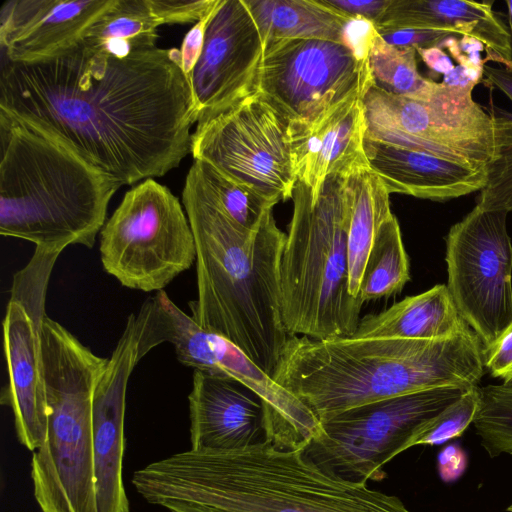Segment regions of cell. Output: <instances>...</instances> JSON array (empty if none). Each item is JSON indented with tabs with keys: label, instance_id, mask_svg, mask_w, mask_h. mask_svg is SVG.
<instances>
[{
	"label": "cell",
	"instance_id": "6da1fadb",
	"mask_svg": "<svg viewBox=\"0 0 512 512\" xmlns=\"http://www.w3.org/2000/svg\"><path fill=\"white\" fill-rule=\"evenodd\" d=\"M180 62L176 48L119 57L83 39L46 60L2 57L0 114L120 186L160 177L191 152L195 107Z\"/></svg>",
	"mask_w": 512,
	"mask_h": 512
},
{
	"label": "cell",
	"instance_id": "7a4b0ae2",
	"mask_svg": "<svg viewBox=\"0 0 512 512\" xmlns=\"http://www.w3.org/2000/svg\"><path fill=\"white\" fill-rule=\"evenodd\" d=\"M132 484L154 505L171 499L219 512H410L398 497L322 468L303 448L268 440L177 453L135 471Z\"/></svg>",
	"mask_w": 512,
	"mask_h": 512
},
{
	"label": "cell",
	"instance_id": "3957f363",
	"mask_svg": "<svg viewBox=\"0 0 512 512\" xmlns=\"http://www.w3.org/2000/svg\"><path fill=\"white\" fill-rule=\"evenodd\" d=\"M182 201L196 245L191 317L239 347L271 377L289 337L281 312L280 263L287 234L272 209L247 230L235 223L190 167Z\"/></svg>",
	"mask_w": 512,
	"mask_h": 512
},
{
	"label": "cell",
	"instance_id": "277c9868",
	"mask_svg": "<svg viewBox=\"0 0 512 512\" xmlns=\"http://www.w3.org/2000/svg\"><path fill=\"white\" fill-rule=\"evenodd\" d=\"M484 348L469 327L443 340L289 336L272 378L318 423L405 394L478 386Z\"/></svg>",
	"mask_w": 512,
	"mask_h": 512
},
{
	"label": "cell",
	"instance_id": "5b68a950",
	"mask_svg": "<svg viewBox=\"0 0 512 512\" xmlns=\"http://www.w3.org/2000/svg\"><path fill=\"white\" fill-rule=\"evenodd\" d=\"M0 234L35 247L92 248L121 187L46 136L0 114Z\"/></svg>",
	"mask_w": 512,
	"mask_h": 512
},
{
	"label": "cell",
	"instance_id": "8992f818",
	"mask_svg": "<svg viewBox=\"0 0 512 512\" xmlns=\"http://www.w3.org/2000/svg\"><path fill=\"white\" fill-rule=\"evenodd\" d=\"M280 263L282 320L289 336L351 337L363 301L349 291L348 216L342 177L330 176L315 201L297 182Z\"/></svg>",
	"mask_w": 512,
	"mask_h": 512
},
{
	"label": "cell",
	"instance_id": "52a82bcc",
	"mask_svg": "<svg viewBox=\"0 0 512 512\" xmlns=\"http://www.w3.org/2000/svg\"><path fill=\"white\" fill-rule=\"evenodd\" d=\"M42 340L48 425L31 461L34 496L42 512H98L93 399L108 358L48 316Z\"/></svg>",
	"mask_w": 512,
	"mask_h": 512
},
{
	"label": "cell",
	"instance_id": "ba28073f",
	"mask_svg": "<svg viewBox=\"0 0 512 512\" xmlns=\"http://www.w3.org/2000/svg\"><path fill=\"white\" fill-rule=\"evenodd\" d=\"M475 85L437 82L414 99L373 84L362 97L365 138L489 168L512 146V119L486 112L472 97Z\"/></svg>",
	"mask_w": 512,
	"mask_h": 512
},
{
	"label": "cell",
	"instance_id": "9c48e42d",
	"mask_svg": "<svg viewBox=\"0 0 512 512\" xmlns=\"http://www.w3.org/2000/svg\"><path fill=\"white\" fill-rule=\"evenodd\" d=\"M468 389L425 390L346 410L319 423L304 453L344 479L380 481L385 464L416 446L434 419Z\"/></svg>",
	"mask_w": 512,
	"mask_h": 512
},
{
	"label": "cell",
	"instance_id": "30bf717a",
	"mask_svg": "<svg viewBox=\"0 0 512 512\" xmlns=\"http://www.w3.org/2000/svg\"><path fill=\"white\" fill-rule=\"evenodd\" d=\"M104 270L121 285L163 290L196 261V245L179 199L153 178L128 190L100 232Z\"/></svg>",
	"mask_w": 512,
	"mask_h": 512
},
{
	"label": "cell",
	"instance_id": "8fae6325",
	"mask_svg": "<svg viewBox=\"0 0 512 512\" xmlns=\"http://www.w3.org/2000/svg\"><path fill=\"white\" fill-rule=\"evenodd\" d=\"M288 120L260 93L196 125L191 153L275 205L297 183L287 141Z\"/></svg>",
	"mask_w": 512,
	"mask_h": 512
},
{
	"label": "cell",
	"instance_id": "7c38bea8",
	"mask_svg": "<svg viewBox=\"0 0 512 512\" xmlns=\"http://www.w3.org/2000/svg\"><path fill=\"white\" fill-rule=\"evenodd\" d=\"M62 252L35 247L28 263L13 276L3 320L8 383L2 401L12 409L19 442L30 451L39 449L47 434L42 333L49 280Z\"/></svg>",
	"mask_w": 512,
	"mask_h": 512
},
{
	"label": "cell",
	"instance_id": "4fadbf2b",
	"mask_svg": "<svg viewBox=\"0 0 512 512\" xmlns=\"http://www.w3.org/2000/svg\"><path fill=\"white\" fill-rule=\"evenodd\" d=\"M507 214L475 206L450 228L446 239L447 287L483 348L512 322V243Z\"/></svg>",
	"mask_w": 512,
	"mask_h": 512
},
{
	"label": "cell",
	"instance_id": "5bb4252c",
	"mask_svg": "<svg viewBox=\"0 0 512 512\" xmlns=\"http://www.w3.org/2000/svg\"><path fill=\"white\" fill-rule=\"evenodd\" d=\"M373 84L368 61L340 42L281 40L264 48L258 93L288 122L307 121Z\"/></svg>",
	"mask_w": 512,
	"mask_h": 512
},
{
	"label": "cell",
	"instance_id": "9a60e30c",
	"mask_svg": "<svg viewBox=\"0 0 512 512\" xmlns=\"http://www.w3.org/2000/svg\"><path fill=\"white\" fill-rule=\"evenodd\" d=\"M264 47L244 0H219L190 87L197 125L258 92Z\"/></svg>",
	"mask_w": 512,
	"mask_h": 512
},
{
	"label": "cell",
	"instance_id": "2e32d148",
	"mask_svg": "<svg viewBox=\"0 0 512 512\" xmlns=\"http://www.w3.org/2000/svg\"><path fill=\"white\" fill-rule=\"evenodd\" d=\"M170 343L183 365L232 378L257 394L266 408L271 443L303 448L318 432L319 423L310 410L228 339L203 329L188 316L175 324Z\"/></svg>",
	"mask_w": 512,
	"mask_h": 512
},
{
	"label": "cell",
	"instance_id": "e0dca14e",
	"mask_svg": "<svg viewBox=\"0 0 512 512\" xmlns=\"http://www.w3.org/2000/svg\"><path fill=\"white\" fill-rule=\"evenodd\" d=\"M139 328L131 314L96 385L93 453L98 512H130L123 485L124 419L129 377L137 363Z\"/></svg>",
	"mask_w": 512,
	"mask_h": 512
},
{
	"label": "cell",
	"instance_id": "ac0fdd59",
	"mask_svg": "<svg viewBox=\"0 0 512 512\" xmlns=\"http://www.w3.org/2000/svg\"><path fill=\"white\" fill-rule=\"evenodd\" d=\"M361 95H352L307 121H291L287 141L297 182L320 195L330 176H346L369 166L364 141L366 122Z\"/></svg>",
	"mask_w": 512,
	"mask_h": 512
},
{
	"label": "cell",
	"instance_id": "d6986e66",
	"mask_svg": "<svg viewBox=\"0 0 512 512\" xmlns=\"http://www.w3.org/2000/svg\"><path fill=\"white\" fill-rule=\"evenodd\" d=\"M116 0H8L0 10L1 56L13 62L53 58L81 41Z\"/></svg>",
	"mask_w": 512,
	"mask_h": 512
},
{
	"label": "cell",
	"instance_id": "ffe728a7",
	"mask_svg": "<svg viewBox=\"0 0 512 512\" xmlns=\"http://www.w3.org/2000/svg\"><path fill=\"white\" fill-rule=\"evenodd\" d=\"M188 399L192 450L242 449L267 440L265 405L238 381L194 370Z\"/></svg>",
	"mask_w": 512,
	"mask_h": 512
},
{
	"label": "cell",
	"instance_id": "44dd1931",
	"mask_svg": "<svg viewBox=\"0 0 512 512\" xmlns=\"http://www.w3.org/2000/svg\"><path fill=\"white\" fill-rule=\"evenodd\" d=\"M364 149L369 167L390 194L446 201L481 191L488 182V168L367 138Z\"/></svg>",
	"mask_w": 512,
	"mask_h": 512
},
{
	"label": "cell",
	"instance_id": "7402d4cb",
	"mask_svg": "<svg viewBox=\"0 0 512 512\" xmlns=\"http://www.w3.org/2000/svg\"><path fill=\"white\" fill-rule=\"evenodd\" d=\"M493 1L392 0L376 29H438L481 43L487 60L512 68L508 28L492 9Z\"/></svg>",
	"mask_w": 512,
	"mask_h": 512
},
{
	"label": "cell",
	"instance_id": "603a6c76",
	"mask_svg": "<svg viewBox=\"0 0 512 512\" xmlns=\"http://www.w3.org/2000/svg\"><path fill=\"white\" fill-rule=\"evenodd\" d=\"M467 328L447 285L438 284L361 318L352 337L443 340Z\"/></svg>",
	"mask_w": 512,
	"mask_h": 512
},
{
	"label": "cell",
	"instance_id": "cb8c5ba5",
	"mask_svg": "<svg viewBox=\"0 0 512 512\" xmlns=\"http://www.w3.org/2000/svg\"><path fill=\"white\" fill-rule=\"evenodd\" d=\"M348 216L349 291L359 297L360 284L370 249L382 224L393 214L390 193L369 167L342 177Z\"/></svg>",
	"mask_w": 512,
	"mask_h": 512
},
{
	"label": "cell",
	"instance_id": "d4e9b609",
	"mask_svg": "<svg viewBox=\"0 0 512 512\" xmlns=\"http://www.w3.org/2000/svg\"><path fill=\"white\" fill-rule=\"evenodd\" d=\"M263 47L281 40L320 39L342 43L349 18L319 0H244Z\"/></svg>",
	"mask_w": 512,
	"mask_h": 512
},
{
	"label": "cell",
	"instance_id": "484cf974",
	"mask_svg": "<svg viewBox=\"0 0 512 512\" xmlns=\"http://www.w3.org/2000/svg\"><path fill=\"white\" fill-rule=\"evenodd\" d=\"M160 25L147 0H116L90 25L83 40L125 57L137 50L156 47Z\"/></svg>",
	"mask_w": 512,
	"mask_h": 512
},
{
	"label": "cell",
	"instance_id": "4316f807",
	"mask_svg": "<svg viewBox=\"0 0 512 512\" xmlns=\"http://www.w3.org/2000/svg\"><path fill=\"white\" fill-rule=\"evenodd\" d=\"M409 279V259L398 220L392 214L380 227L370 249L359 297L366 302L395 295Z\"/></svg>",
	"mask_w": 512,
	"mask_h": 512
},
{
	"label": "cell",
	"instance_id": "83f0119b",
	"mask_svg": "<svg viewBox=\"0 0 512 512\" xmlns=\"http://www.w3.org/2000/svg\"><path fill=\"white\" fill-rule=\"evenodd\" d=\"M416 55V49L389 44L378 33L368 56L374 85L394 95L425 99L437 82L420 74Z\"/></svg>",
	"mask_w": 512,
	"mask_h": 512
},
{
	"label": "cell",
	"instance_id": "f1b7e54d",
	"mask_svg": "<svg viewBox=\"0 0 512 512\" xmlns=\"http://www.w3.org/2000/svg\"><path fill=\"white\" fill-rule=\"evenodd\" d=\"M191 167L223 211L244 229H254L264 214L275 206L257 192L230 180L202 160H194Z\"/></svg>",
	"mask_w": 512,
	"mask_h": 512
},
{
	"label": "cell",
	"instance_id": "f546056e",
	"mask_svg": "<svg viewBox=\"0 0 512 512\" xmlns=\"http://www.w3.org/2000/svg\"><path fill=\"white\" fill-rule=\"evenodd\" d=\"M479 391L473 424L482 446L491 457L512 455V383L490 384Z\"/></svg>",
	"mask_w": 512,
	"mask_h": 512
},
{
	"label": "cell",
	"instance_id": "4dcf8cb0",
	"mask_svg": "<svg viewBox=\"0 0 512 512\" xmlns=\"http://www.w3.org/2000/svg\"><path fill=\"white\" fill-rule=\"evenodd\" d=\"M483 75L490 87L500 90L512 102V68L484 65ZM505 115L512 119V113ZM476 206L512 211V146L488 168V182L480 191Z\"/></svg>",
	"mask_w": 512,
	"mask_h": 512
},
{
	"label": "cell",
	"instance_id": "1f68e13d",
	"mask_svg": "<svg viewBox=\"0 0 512 512\" xmlns=\"http://www.w3.org/2000/svg\"><path fill=\"white\" fill-rule=\"evenodd\" d=\"M480 402L479 387L469 388L434 419L417 445H438L460 436L473 423Z\"/></svg>",
	"mask_w": 512,
	"mask_h": 512
},
{
	"label": "cell",
	"instance_id": "d6a6232c",
	"mask_svg": "<svg viewBox=\"0 0 512 512\" xmlns=\"http://www.w3.org/2000/svg\"><path fill=\"white\" fill-rule=\"evenodd\" d=\"M219 0H147L160 24L198 22L208 15Z\"/></svg>",
	"mask_w": 512,
	"mask_h": 512
},
{
	"label": "cell",
	"instance_id": "836d02e7",
	"mask_svg": "<svg viewBox=\"0 0 512 512\" xmlns=\"http://www.w3.org/2000/svg\"><path fill=\"white\" fill-rule=\"evenodd\" d=\"M389 44L418 49L443 48L456 36L453 32L438 29H376Z\"/></svg>",
	"mask_w": 512,
	"mask_h": 512
},
{
	"label": "cell",
	"instance_id": "e575fe53",
	"mask_svg": "<svg viewBox=\"0 0 512 512\" xmlns=\"http://www.w3.org/2000/svg\"><path fill=\"white\" fill-rule=\"evenodd\" d=\"M484 366L493 377L512 383V322L484 348Z\"/></svg>",
	"mask_w": 512,
	"mask_h": 512
},
{
	"label": "cell",
	"instance_id": "d590c367",
	"mask_svg": "<svg viewBox=\"0 0 512 512\" xmlns=\"http://www.w3.org/2000/svg\"><path fill=\"white\" fill-rule=\"evenodd\" d=\"M378 34L372 21L364 18H349L345 24L342 44L347 46L362 61H368L373 41Z\"/></svg>",
	"mask_w": 512,
	"mask_h": 512
},
{
	"label": "cell",
	"instance_id": "8d00e7d4",
	"mask_svg": "<svg viewBox=\"0 0 512 512\" xmlns=\"http://www.w3.org/2000/svg\"><path fill=\"white\" fill-rule=\"evenodd\" d=\"M347 18H364L376 24L392 0H319Z\"/></svg>",
	"mask_w": 512,
	"mask_h": 512
},
{
	"label": "cell",
	"instance_id": "74e56055",
	"mask_svg": "<svg viewBox=\"0 0 512 512\" xmlns=\"http://www.w3.org/2000/svg\"><path fill=\"white\" fill-rule=\"evenodd\" d=\"M214 9L200 21L195 23L194 26L186 33L179 49L181 60L180 67L189 84L192 71L202 52L206 27Z\"/></svg>",
	"mask_w": 512,
	"mask_h": 512
},
{
	"label": "cell",
	"instance_id": "f35d334b",
	"mask_svg": "<svg viewBox=\"0 0 512 512\" xmlns=\"http://www.w3.org/2000/svg\"><path fill=\"white\" fill-rule=\"evenodd\" d=\"M467 455L458 444L443 448L437 458L438 473L443 482L458 480L467 468Z\"/></svg>",
	"mask_w": 512,
	"mask_h": 512
},
{
	"label": "cell",
	"instance_id": "ab89813d",
	"mask_svg": "<svg viewBox=\"0 0 512 512\" xmlns=\"http://www.w3.org/2000/svg\"><path fill=\"white\" fill-rule=\"evenodd\" d=\"M416 51L430 69L445 74V77L455 70L453 63L441 48L418 49Z\"/></svg>",
	"mask_w": 512,
	"mask_h": 512
},
{
	"label": "cell",
	"instance_id": "60d3db41",
	"mask_svg": "<svg viewBox=\"0 0 512 512\" xmlns=\"http://www.w3.org/2000/svg\"><path fill=\"white\" fill-rule=\"evenodd\" d=\"M159 505L166 508L170 512H219L205 506L171 499L164 500Z\"/></svg>",
	"mask_w": 512,
	"mask_h": 512
},
{
	"label": "cell",
	"instance_id": "b9f144b4",
	"mask_svg": "<svg viewBox=\"0 0 512 512\" xmlns=\"http://www.w3.org/2000/svg\"><path fill=\"white\" fill-rule=\"evenodd\" d=\"M507 8H508V22H509V33L511 37V43H512V0L506 1Z\"/></svg>",
	"mask_w": 512,
	"mask_h": 512
},
{
	"label": "cell",
	"instance_id": "7bdbcfd3",
	"mask_svg": "<svg viewBox=\"0 0 512 512\" xmlns=\"http://www.w3.org/2000/svg\"><path fill=\"white\" fill-rule=\"evenodd\" d=\"M508 510L512 512V505L508 508Z\"/></svg>",
	"mask_w": 512,
	"mask_h": 512
}]
</instances>
